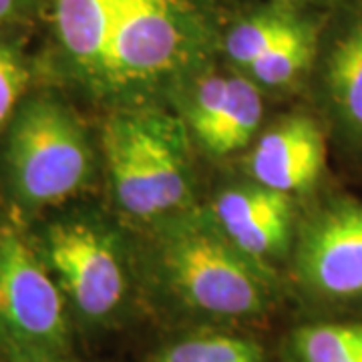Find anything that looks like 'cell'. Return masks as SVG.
Here are the masks:
<instances>
[{
    "mask_svg": "<svg viewBox=\"0 0 362 362\" xmlns=\"http://www.w3.org/2000/svg\"><path fill=\"white\" fill-rule=\"evenodd\" d=\"M218 0H40V81L101 113L163 103L220 59Z\"/></svg>",
    "mask_w": 362,
    "mask_h": 362,
    "instance_id": "cell-1",
    "label": "cell"
},
{
    "mask_svg": "<svg viewBox=\"0 0 362 362\" xmlns=\"http://www.w3.org/2000/svg\"><path fill=\"white\" fill-rule=\"evenodd\" d=\"M139 286L197 326L242 328L268 316L276 272L244 254L207 206L133 232Z\"/></svg>",
    "mask_w": 362,
    "mask_h": 362,
    "instance_id": "cell-2",
    "label": "cell"
},
{
    "mask_svg": "<svg viewBox=\"0 0 362 362\" xmlns=\"http://www.w3.org/2000/svg\"><path fill=\"white\" fill-rule=\"evenodd\" d=\"M99 183L97 131L65 90L40 81L0 135V204L30 226Z\"/></svg>",
    "mask_w": 362,
    "mask_h": 362,
    "instance_id": "cell-3",
    "label": "cell"
},
{
    "mask_svg": "<svg viewBox=\"0 0 362 362\" xmlns=\"http://www.w3.org/2000/svg\"><path fill=\"white\" fill-rule=\"evenodd\" d=\"M97 141L109 209L131 232L197 206V149L169 105H133L101 113Z\"/></svg>",
    "mask_w": 362,
    "mask_h": 362,
    "instance_id": "cell-4",
    "label": "cell"
},
{
    "mask_svg": "<svg viewBox=\"0 0 362 362\" xmlns=\"http://www.w3.org/2000/svg\"><path fill=\"white\" fill-rule=\"evenodd\" d=\"M78 202L51 211L28 230L75 326L111 328L129 314L141 290L135 240L109 207Z\"/></svg>",
    "mask_w": 362,
    "mask_h": 362,
    "instance_id": "cell-5",
    "label": "cell"
},
{
    "mask_svg": "<svg viewBox=\"0 0 362 362\" xmlns=\"http://www.w3.org/2000/svg\"><path fill=\"white\" fill-rule=\"evenodd\" d=\"M75 322L25 221L0 204V362L71 354Z\"/></svg>",
    "mask_w": 362,
    "mask_h": 362,
    "instance_id": "cell-6",
    "label": "cell"
},
{
    "mask_svg": "<svg viewBox=\"0 0 362 362\" xmlns=\"http://www.w3.org/2000/svg\"><path fill=\"white\" fill-rule=\"evenodd\" d=\"M195 149L223 161L246 153L262 129L264 90L221 59L187 78L169 99Z\"/></svg>",
    "mask_w": 362,
    "mask_h": 362,
    "instance_id": "cell-7",
    "label": "cell"
},
{
    "mask_svg": "<svg viewBox=\"0 0 362 362\" xmlns=\"http://www.w3.org/2000/svg\"><path fill=\"white\" fill-rule=\"evenodd\" d=\"M298 290L318 304L362 302V204L334 199L298 223L290 254Z\"/></svg>",
    "mask_w": 362,
    "mask_h": 362,
    "instance_id": "cell-8",
    "label": "cell"
},
{
    "mask_svg": "<svg viewBox=\"0 0 362 362\" xmlns=\"http://www.w3.org/2000/svg\"><path fill=\"white\" fill-rule=\"evenodd\" d=\"M207 209L221 232L266 268L276 272L290 258L300 223L292 195L247 180L220 189Z\"/></svg>",
    "mask_w": 362,
    "mask_h": 362,
    "instance_id": "cell-9",
    "label": "cell"
},
{
    "mask_svg": "<svg viewBox=\"0 0 362 362\" xmlns=\"http://www.w3.org/2000/svg\"><path fill=\"white\" fill-rule=\"evenodd\" d=\"M324 16L316 65L326 111L337 131L362 147V0H338Z\"/></svg>",
    "mask_w": 362,
    "mask_h": 362,
    "instance_id": "cell-10",
    "label": "cell"
},
{
    "mask_svg": "<svg viewBox=\"0 0 362 362\" xmlns=\"http://www.w3.org/2000/svg\"><path fill=\"white\" fill-rule=\"evenodd\" d=\"M326 168V135L308 113H290L259 129L246 151L247 180L286 195L306 194Z\"/></svg>",
    "mask_w": 362,
    "mask_h": 362,
    "instance_id": "cell-11",
    "label": "cell"
},
{
    "mask_svg": "<svg viewBox=\"0 0 362 362\" xmlns=\"http://www.w3.org/2000/svg\"><path fill=\"white\" fill-rule=\"evenodd\" d=\"M312 13L268 0H256L238 11H226L220 30V59L244 73L262 54L296 30Z\"/></svg>",
    "mask_w": 362,
    "mask_h": 362,
    "instance_id": "cell-12",
    "label": "cell"
},
{
    "mask_svg": "<svg viewBox=\"0 0 362 362\" xmlns=\"http://www.w3.org/2000/svg\"><path fill=\"white\" fill-rule=\"evenodd\" d=\"M322 25L324 16L312 13L272 51L256 59L244 75L264 93L288 90L300 85L314 71Z\"/></svg>",
    "mask_w": 362,
    "mask_h": 362,
    "instance_id": "cell-13",
    "label": "cell"
},
{
    "mask_svg": "<svg viewBox=\"0 0 362 362\" xmlns=\"http://www.w3.org/2000/svg\"><path fill=\"white\" fill-rule=\"evenodd\" d=\"M151 362H268L256 338L238 328L197 326L161 344Z\"/></svg>",
    "mask_w": 362,
    "mask_h": 362,
    "instance_id": "cell-14",
    "label": "cell"
},
{
    "mask_svg": "<svg viewBox=\"0 0 362 362\" xmlns=\"http://www.w3.org/2000/svg\"><path fill=\"white\" fill-rule=\"evenodd\" d=\"M284 362H362V322H310L292 330Z\"/></svg>",
    "mask_w": 362,
    "mask_h": 362,
    "instance_id": "cell-15",
    "label": "cell"
},
{
    "mask_svg": "<svg viewBox=\"0 0 362 362\" xmlns=\"http://www.w3.org/2000/svg\"><path fill=\"white\" fill-rule=\"evenodd\" d=\"M26 40L28 33H0V135L21 99L40 83L39 61Z\"/></svg>",
    "mask_w": 362,
    "mask_h": 362,
    "instance_id": "cell-16",
    "label": "cell"
},
{
    "mask_svg": "<svg viewBox=\"0 0 362 362\" xmlns=\"http://www.w3.org/2000/svg\"><path fill=\"white\" fill-rule=\"evenodd\" d=\"M40 0H0V33H33L39 25Z\"/></svg>",
    "mask_w": 362,
    "mask_h": 362,
    "instance_id": "cell-17",
    "label": "cell"
},
{
    "mask_svg": "<svg viewBox=\"0 0 362 362\" xmlns=\"http://www.w3.org/2000/svg\"><path fill=\"white\" fill-rule=\"evenodd\" d=\"M268 2L284 4V6H292V8L316 11V8H322V6H334L338 0H268Z\"/></svg>",
    "mask_w": 362,
    "mask_h": 362,
    "instance_id": "cell-18",
    "label": "cell"
},
{
    "mask_svg": "<svg viewBox=\"0 0 362 362\" xmlns=\"http://www.w3.org/2000/svg\"><path fill=\"white\" fill-rule=\"evenodd\" d=\"M26 362H81V361L73 358L71 354H65V356H54V358H42V361H26Z\"/></svg>",
    "mask_w": 362,
    "mask_h": 362,
    "instance_id": "cell-19",
    "label": "cell"
},
{
    "mask_svg": "<svg viewBox=\"0 0 362 362\" xmlns=\"http://www.w3.org/2000/svg\"><path fill=\"white\" fill-rule=\"evenodd\" d=\"M218 2H220L221 6H228L230 2H235V0H218Z\"/></svg>",
    "mask_w": 362,
    "mask_h": 362,
    "instance_id": "cell-20",
    "label": "cell"
}]
</instances>
